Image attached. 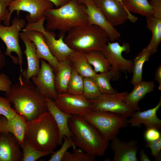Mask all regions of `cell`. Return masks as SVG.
Wrapping results in <instances>:
<instances>
[{"label":"cell","mask_w":161,"mask_h":161,"mask_svg":"<svg viewBox=\"0 0 161 161\" xmlns=\"http://www.w3.org/2000/svg\"><path fill=\"white\" fill-rule=\"evenodd\" d=\"M18 79L4 95L17 113L30 121L47 111L46 97L30 80Z\"/></svg>","instance_id":"6da1fadb"},{"label":"cell","mask_w":161,"mask_h":161,"mask_svg":"<svg viewBox=\"0 0 161 161\" xmlns=\"http://www.w3.org/2000/svg\"><path fill=\"white\" fill-rule=\"evenodd\" d=\"M59 139L57 125L48 111L26 121L24 141L36 150L52 154L58 145Z\"/></svg>","instance_id":"7a4b0ae2"},{"label":"cell","mask_w":161,"mask_h":161,"mask_svg":"<svg viewBox=\"0 0 161 161\" xmlns=\"http://www.w3.org/2000/svg\"><path fill=\"white\" fill-rule=\"evenodd\" d=\"M44 16L46 21V30H58L59 35H65L74 28L88 24L85 5L76 0H70L57 8L47 10Z\"/></svg>","instance_id":"3957f363"},{"label":"cell","mask_w":161,"mask_h":161,"mask_svg":"<svg viewBox=\"0 0 161 161\" xmlns=\"http://www.w3.org/2000/svg\"><path fill=\"white\" fill-rule=\"evenodd\" d=\"M68 123L75 145L95 157L104 155L109 141L95 126L83 117L74 115Z\"/></svg>","instance_id":"277c9868"},{"label":"cell","mask_w":161,"mask_h":161,"mask_svg":"<svg viewBox=\"0 0 161 161\" xmlns=\"http://www.w3.org/2000/svg\"><path fill=\"white\" fill-rule=\"evenodd\" d=\"M64 40L73 50L86 52L94 50L102 51L109 39L103 29L88 24L74 28L67 33Z\"/></svg>","instance_id":"5b68a950"},{"label":"cell","mask_w":161,"mask_h":161,"mask_svg":"<svg viewBox=\"0 0 161 161\" xmlns=\"http://www.w3.org/2000/svg\"><path fill=\"white\" fill-rule=\"evenodd\" d=\"M26 21L23 18H15L10 25L0 24V38L4 43L6 49L4 54L10 56L13 62L18 64L20 68L19 78L22 77L23 71V54L19 44V33L26 26Z\"/></svg>","instance_id":"8992f818"},{"label":"cell","mask_w":161,"mask_h":161,"mask_svg":"<svg viewBox=\"0 0 161 161\" xmlns=\"http://www.w3.org/2000/svg\"><path fill=\"white\" fill-rule=\"evenodd\" d=\"M83 117L109 141L117 136L121 128L129 124L126 118L108 112L91 110Z\"/></svg>","instance_id":"52a82bcc"},{"label":"cell","mask_w":161,"mask_h":161,"mask_svg":"<svg viewBox=\"0 0 161 161\" xmlns=\"http://www.w3.org/2000/svg\"><path fill=\"white\" fill-rule=\"evenodd\" d=\"M45 21L44 16L37 22L28 23L21 31L33 30L41 32L50 52L57 61L60 62L67 60L74 50L64 42V35H59V38L56 39V34L53 31L47 30L44 26Z\"/></svg>","instance_id":"ba28073f"},{"label":"cell","mask_w":161,"mask_h":161,"mask_svg":"<svg viewBox=\"0 0 161 161\" xmlns=\"http://www.w3.org/2000/svg\"><path fill=\"white\" fill-rule=\"evenodd\" d=\"M129 51L130 45L127 42L121 45L117 42L109 41L102 51L111 65V70L113 73L112 79L114 81L120 78V72H124L126 78L127 72L132 73V60L126 59L122 55L123 52L127 53Z\"/></svg>","instance_id":"9c48e42d"},{"label":"cell","mask_w":161,"mask_h":161,"mask_svg":"<svg viewBox=\"0 0 161 161\" xmlns=\"http://www.w3.org/2000/svg\"><path fill=\"white\" fill-rule=\"evenodd\" d=\"M128 93H101L97 98L91 100V110L109 112L127 118L134 111L125 102Z\"/></svg>","instance_id":"30bf717a"},{"label":"cell","mask_w":161,"mask_h":161,"mask_svg":"<svg viewBox=\"0 0 161 161\" xmlns=\"http://www.w3.org/2000/svg\"><path fill=\"white\" fill-rule=\"evenodd\" d=\"M53 6L51 2L47 0H14L8 4L9 18L10 19L15 11L18 17L21 11H25L29 13L26 17L28 23H35L44 17L47 10Z\"/></svg>","instance_id":"8fae6325"},{"label":"cell","mask_w":161,"mask_h":161,"mask_svg":"<svg viewBox=\"0 0 161 161\" xmlns=\"http://www.w3.org/2000/svg\"><path fill=\"white\" fill-rule=\"evenodd\" d=\"M54 101L61 110L72 115L83 117L91 111V100L83 95L72 94L67 92L58 93Z\"/></svg>","instance_id":"7c38bea8"},{"label":"cell","mask_w":161,"mask_h":161,"mask_svg":"<svg viewBox=\"0 0 161 161\" xmlns=\"http://www.w3.org/2000/svg\"><path fill=\"white\" fill-rule=\"evenodd\" d=\"M109 22L114 27L124 23L127 20L135 22L138 18L132 14L116 0H93Z\"/></svg>","instance_id":"4fadbf2b"},{"label":"cell","mask_w":161,"mask_h":161,"mask_svg":"<svg viewBox=\"0 0 161 161\" xmlns=\"http://www.w3.org/2000/svg\"><path fill=\"white\" fill-rule=\"evenodd\" d=\"M40 67L38 74L30 79L35 86L46 97L53 100L58 93L55 87V74L51 65L43 59H40Z\"/></svg>","instance_id":"5bb4252c"},{"label":"cell","mask_w":161,"mask_h":161,"mask_svg":"<svg viewBox=\"0 0 161 161\" xmlns=\"http://www.w3.org/2000/svg\"><path fill=\"white\" fill-rule=\"evenodd\" d=\"M82 4L86 7L89 24L96 25L103 29L111 41L119 39L120 34L107 20L93 0H83Z\"/></svg>","instance_id":"9a60e30c"},{"label":"cell","mask_w":161,"mask_h":161,"mask_svg":"<svg viewBox=\"0 0 161 161\" xmlns=\"http://www.w3.org/2000/svg\"><path fill=\"white\" fill-rule=\"evenodd\" d=\"M161 106V97L159 102L154 108L143 111H135L130 115L127 121L130 126L140 127L142 124L146 129L155 128L159 131L161 129V120L157 116V111Z\"/></svg>","instance_id":"2e32d148"},{"label":"cell","mask_w":161,"mask_h":161,"mask_svg":"<svg viewBox=\"0 0 161 161\" xmlns=\"http://www.w3.org/2000/svg\"><path fill=\"white\" fill-rule=\"evenodd\" d=\"M13 134L0 132V161H22V152Z\"/></svg>","instance_id":"e0dca14e"},{"label":"cell","mask_w":161,"mask_h":161,"mask_svg":"<svg viewBox=\"0 0 161 161\" xmlns=\"http://www.w3.org/2000/svg\"><path fill=\"white\" fill-rule=\"evenodd\" d=\"M112 140L111 148L114 152L112 161H138V141L131 140L124 142L117 136Z\"/></svg>","instance_id":"ac0fdd59"},{"label":"cell","mask_w":161,"mask_h":161,"mask_svg":"<svg viewBox=\"0 0 161 161\" xmlns=\"http://www.w3.org/2000/svg\"><path fill=\"white\" fill-rule=\"evenodd\" d=\"M46 97L47 111L52 115L57 125L59 132L58 145H62L64 136L69 139L73 137V134L69 125L68 122L72 115L66 113L59 109L54 100Z\"/></svg>","instance_id":"d6986e66"},{"label":"cell","mask_w":161,"mask_h":161,"mask_svg":"<svg viewBox=\"0 0 161 161\" xmlns=\"http://www.w3.org/2000/svg\"><path fill=\"white\" fill-rule=\"evenodd\" d=\"M19 38L25 46L24 52L26 55L27 63V69L23 70L21 75L24 78L29 80L32 77L36 76L38 73L40 67V59L37 54L35 44L27 38L24 32H20Z\"/></svg>","instance_id":"ffe728a7"},{"label":"cell","mask_w":161,"mask_h":161,"mask_svg":"<svg viewBox=\"0 0 161 161\" xmlns=\"http://www.w3.org/2000/svg\"><path fill=\"white\" fill-rule=\"evenodd\" d=\"M27 38L35 44L37 56L51 65L54 72L57 69L59 63L53 56L46 44L42 34L40 32L28 30L23 31Z\"/></svg>","instance_id":"44dd1931"},{"label":"cell","mask_w":161,"mask_h":161,"mask_svg":"<svg viewBox=\"0 0 161 161\" xmlns=\"http://www.w3.org/2000/svg\"><path fill=\"white\" fill-rule=\"evenodd\" d=\"M26 121L24 117L18 113L14 118L11 119L1 116L0 132L12 134L20 145L24 141Z\"/></svg>","instance_id":"7402d4cb"},{"label":"cell","mask_w":161,"mask_h":161,"mask_svg":"<svg viewBox=\"0 0 161 161\" xmlns=\"http://www.w3.org/2000/svg\"><path fill=\"white\" fill-rule=\"evenodd\" d=\"M134 86L132 91L126 95L125 101L134 111H139V101L147 94L154 91L155 84L153 81L142 80Z\"/></svg>","instance_id":"603a6c76"},{"label":"cell","mask_w":161,"mask_h":161,"mask_svg":"<svg viewBox=\"0 0 161 161\" xmlns=\"http://www.w3.org/2000/svg\"><path fill=\"white\" fill-rule=\"evenodd\" d=\"M67 60L72 68L83 78H93L97 73L89 63L84 52L74 50Z\"/></svg>","instance_id":"cb8c5ba5"},{"label":"cell","mask_w":161,"mask_h":161,"mask_svg":"<svg viewBox=\"0 0 161 161\" xmlns=\"http://www.w3.org/2000/svg\"><path fill=\"white\" fill-rule=\"evenodd\" d=\"M59 63L54 73L55 88L58 93H60L67 92L72 67L68 60Z\"/></svg>","instance_id":"d4e9b609"},{"label":"cell","mask_w":161,"mask_h":161,"mask_svg":"<svg viewBox=\"0 0 161 161\" xmlns=\"http://www.w3.org/2000/svg\"><path fill=\"white\" fill-rule=\"evenodd\" d=\"M147 26L151 32L152 36L150 41L145 47L151 55L157 51L161 41V18L154 16L146 18Z\"/></svg>","instance_id":"484cf974"},{"label":"cell","mask_w":161,"mask_h":161,"mask_svg":"<svg viewBox=\"0 0 161 161\" xmlns=\"http://www.w3.org/2000/svg\"><path fill=\"white\" fill-rule=\"evenodd\" d=\"M85 53L89 63L93 67L96 73H103L111 70V65L102 51L94 50Z\"/></svg>","instance_id":"4316f807"},{"label":"cell","mask_w":161,"mask_h":161,"mask_svg":"<svg viewBox=\"0 0 161 161\" xmlns=\"http://www.w3.org/2000/svg\"><path fill=\"white\" fill-rule=\"evenodd\" d=\"M151 55L145 47L132 60L133 75L131 83L134 86L142 81L143 66Z\"/></svg>","instance_id":"83f0119b"},{"label":"cell","mask_w":161,"mask_h":161,"mask_svg":"<svg viewBox=\"0 0 161 161\" xmlns=\"http://www.w3.org/2000/svg\"><path fill=\"white\" fill-rule=\"evenodd\" d=\"M123 3L130 12L137 13L146 18L153 16L152 8L148 0H123Z\"/></svg>","instance_id":"f1b7e54d"},{"label":"cell","mask_w":161,"mask_h":161,"mask_svg":"<svg viewBox=\"0 0 161 161\" xmlns=\"http://www.w3.org/2000/svg\"><path fill=\"white\" fill-rule=\"evenodd\" d=\"M113 73L110 70L107 72L96 73L92 78L101 93L114 94L118 92L110 83Z\"/></svg>","instance_id":"f546056e"},{"label":"cell","mask_w":161,"mask_h":161,"mask_svg":"<svg viewBox=\"0 0 161 161\" xmlns=\"http://www.w3.org/2000/svg\"><path fill=\"white\" fill-rule=\"evenodd\" d=\"M83 78L72 68L66 92L72 94L83 95Z\"/></svg>","instance_id":"4dcf8cb0"},{"label":"cell","mask_w":161,"mask_h":161,"mask_svg":"<svg viewBox=\"0 0 161 161\" xmlns=\"http://www.w3.org/2000/svg\"><path fill=\"white\" fill-rule=\"evenodd\" d=\"M20 146L22 149V161H35L42 157L51 154L37 151L24 141L20 144Z\"/></svg>","instance_id":"1f68e13d"},{"label":"cell","mask_w":161,"mask_h":161,"mask_svg":"<svg viewBox=\"0 0 161 161\" xmlns=\"http://www.w3.org/2000/svg\"><path fill=\"white\" fill-rule=\"evenodd\" d=\"M101 93L92 78H83V95L84 97L92 100L97 97Z\"/></svg>","instance_id":"d6a6232c"},{"label":"cell","mask_w":161,"mask_h":161,"mask_svg":"<svg viewBox=\"0 0 161 161\" xmlns=\"http://www.w3.org/2000/svg\"><path fill=\"white\" fill-rule=\"evenodd\" d=\"M73 151L70 152L67 151L64 155L62 161H93L94 157L87 153L81 148L72 147Z\"/></svg>","instance_id":"836d02e7"},{"label":"cell","mask_w":161,"mask_h":161,"mask_svg":"<svg viewBox=\"0 0 161 161\" xmlns=\"http://www.w3.org/2000/svg\"><path fill=\"white\" fill-rule=\"evenodd\" d=\"M64 141L62 144L61 148L56 152L52 154L50 158L48 161H62V159L67 151L68 149L71 147L75 146L72 139H69L65 136L63 137Z\"/></svg>","instance_id":"e575fe53"},{"label":"cell","mask_w":161,"mask_h":161,"mask_svg":"<svg viewBox=\"0 0 161 161\" xmlns=\"http://www.w3.org/2000/svg\"><path fill=\"white\" fill-rule=\"evenodd\" d=\"M18 113L11 107V104L5 97L0 96V116H3L8 119L14 118Z\"/></svg>","instance_id":"d590c367"},{"label":"cell","mask_w":161,"mask_h":161,"mask_svg":"<svg viewBox=\"0 0 161 161\" xmlns=\"http://www.w3.org/2000/svg\"><path fill=\"white\" fill-rule=\"evenodd\" d=\"M145 148L151 150V155L157 161L161 160V137L154 141H146Z\"/></svg>","instance_id":"8d00e7d4"},{"label":"cell","mask_w":161,"mask_h":161,"mask_svg":"<svg viewBox=\"0 0 161 161\" xmlns=\"http://www.w3.org/2000/svg\"><path fill=\"white\" fill-rule=\"evenodd\" d=\"M9 16L8 4L4 0H0V23L4 21L5 25H9Z\"/></svg>","instance_id":"74e56055"},{"label":"cell","mask_w":161,"mask_h":161,"mask_svg":"<svg viewBox=\"0 0 161 161\" xmlns=\"http://www.w3.org/2000/svg\"><path fill=\"white\" fill-rule=\"evenodd\" d=\"M161 132L154 128L146 129L144 134V137L146 141L154 140L161 137Z\"/></svg>","instance_id":"f35d334b"},{"label":"cell","mask_w":161,"mask_h":161,"mask_svg":"<svg viewBox=\"0 0 161 161\" xmlns=\"http://www.w3.org/2000/svg\"><path fill=\"white\" fill-rule=\"evenodd\" d=\"M12 85L9 77L4 73H0V91H8Z\"/></svg>","instance_id":"ab89813d"},{"label":"cell","mask_w":161,"mask_h":161,"mask_svg":"<svg viewBox=\"0 0 161 161\" xmlns=\"http://www.w3.org/2000/svg\"><path fill=\"white\" fill-rule=\"evenodd\" d=\"M149 1L152 8L153 16L161 18V0H151Z\"/></svg>","instance_id":"60d3db41"},{"label":"cell","mask_w":161,"mask_h":161,"mask_svg":"<svg viewBox=\"0 0 161 161\" xmlns=\"http://www.w3.org/2000/svg\"><path fill=\"white\" fill-rule=\"evenodd\" d=\"M154 79L159 83L158 88L161 90V64H160L157 69L155 73Z\"/></svg>","instance_id":"b9f144b4"},{"label":"cell","mask_w":161,"mask_h":161,"mask_svg":"<svg viewBox=\"0 0 161 161\" xmlns=\"http://www.w3.org/2000/svg\"><path fill=\"white\" fill-rule=\"evenodd\" d=\"M51 2L56 7H60L67 3L70 0H47Z\"/></svg>","instance_id":"7bdbcfd3"},{"label":"cell","mask_w":161,"mask_h":161,"mask_svg":"<svg viewBox=\"0 0 161 161\" xmlns=\"http://www.w3.org/2000/svg\"><path fill=\"white\" fill-rule=\"evenodd\" d=\"M140 156L139 159L140 161H151L147 155L145 153L144 150L142 149L139 152Z\"/></svg>","instance_id":"ee69618b"},{"label":"cell","mask_w":161,"mask_h":161,"mask_svg":"<svg viewBox=\"0 0 161 161\" xmlns=\"http://www.w3.org/2000/svg\"><path fill=\"white\" fill-rule=\"evenodd\" d=\"M5 64V58L0 46V69L4 66Z\"/></svg>","instance_id":"f6af8a7d"},{"label":"cell","mask_w":161,"mask_h":161,"mask_svg":"<svg viewBox=\"0 0 161 161\" xmlns=\"http://www.w3.org/2000/svg\"><path fill=\"white\" fill-rule=\"evenodd\" d=\"M120 3L123 7H124L126 9H127L125 7L123 3V0H116Z\"/></svg>","instance_id":"bcb514c9"},{"label":"cell","mask_w":161,"mask_h":161,"mask_svg":"<svg viewBox=\"0 0 161 161\" xmlns=\"http://www.w3.org/2000/svg\"><path fill=\"white\" fill-rule=\"evenodd\" d=\"M5 2H6L8 4L11 3L14 0H4Z\"/></svg>","instance_id":"7dc6e473"},{"label":"cell","mask_w":161,"mask_h":161,"mask_svg":"<svg viewBox=\"0 0 161 161\" xmlns=\"http://www.w3.org/2000/svg\"><path fill=\"white\" fill-rule=\"evenodd\" d=\"M80 4H82L83 1V0H76Z\"/></svg>","instance_id":"c3c4849f"}]
</instances>
